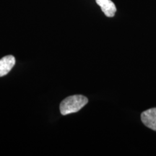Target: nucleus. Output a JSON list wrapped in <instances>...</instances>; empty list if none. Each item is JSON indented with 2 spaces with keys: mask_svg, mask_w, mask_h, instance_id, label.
Returning a JSON list of instances; mask_svg holds the SVG:
<instances>
[{
  "mask_svg": "<svg viewBox=\"0 0 156 156\" xmlns=\"http://www.w3.org/2000/svg\"><path fill=\"white\" fill-rule=\"evenodd\" d=\"M141 120L147 127L156 131V108H150L142 112Z\"/></svg>",
  "mask_w": 156,
  "mask_h": 156,
  "instance_id": "obj_2",
  "label": "nucleus"
},
{
  "mask_svg": "<svg viewBox=\"0 0 156 156\" xmlns=\"http://www.w3.org/2000/svg\"><path fill=\"white\" fill-rule=\"evenodd\" d=\"M15 64V58L12 55H7L0 59V77L7 75Z\"/></svg>",
  "mask_w": 156,
  "mask_h": 156,
  "instance_id": "obj_3",
  "label": "nucleus"
},
{
  "mask_svg": "<svg viewBox=\"0 0 156 156\" xmlns=\"http://www.w3.org/2000/svg\"><path fill=\"white\" fill-rule=\"evenodd\" d=\"M96 3L101 7V10L103 12L106 16L112 17L115 15L116 7L112 0H95Z\"/></svg>",
  "mask_w": 156,
  "mask_h": 156,
  "instance_id": "obj_4",
  "label": "nucleus"
},
{
  "mask_svg": "<svg viewBox=\"0 0 156 156\" xmlns=\"http://www.w3.org/2000/svg\"><path fill=\"white\" fill-rule=\"evenodd\" d=\"M88 102V99L82 95L67 97L60 103V112L62 115H67L79 112Z\"/></svg>",
  "mask_w": 156,
  "mask_h": 156,
  "instance_id": "obj_1",
  "label": "nucleus"
}]
</instances>
